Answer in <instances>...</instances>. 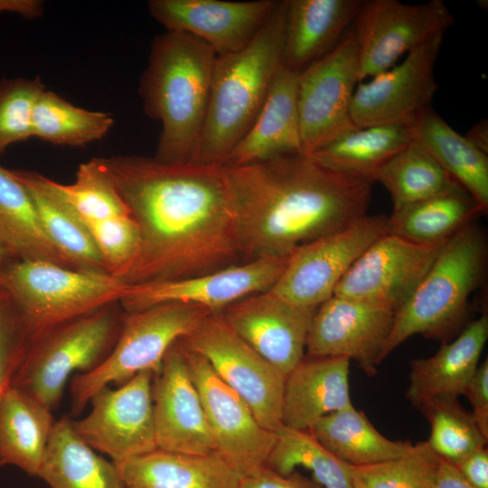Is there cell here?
Wrapping results in <instances>:
<instances>
[{"instance_id": "obj_15", "label": "cell", "mask_w": 488, "mask_h": 488, "mask_svg": "<svg viewBox=\"0 0 488 488\" xmlns=\"http://www.w3.org/2000/svg\"><path fill=\"white\" fill-rule=\"evenodd\" d=\"M183 349L216 451L241 476L266 465L276 432L260 425L244 399L217 376L205 359Z\"/></svg>"}, {"instance_id": "obj_47", "label": "cell", "mask_w": 488, "mask_h": 488, "mask_svg": "<svg viewBox=\"0 0 488 488\" xmlns=\"http://www.w3.org/2000/svg\"><path fill=\"white\" fill-rule=\"evenodd\" d=\"M432 488H474L449 462L440 458Z\"/></svg>"}, {"instance_id": "obj_48", "label": "cell", "mask_w": 488, "mask_h": 488, "mask_svg": "<svg viewBox=\"0 0 488 488\" xmlns=\"http://www.w3.org/2000/svg\"><path fill=\"white\" fill-rule=\"evenodd\" d=\"M17 14L25 19L39 18L43 14V2L39 0H0V14Z\"/></svg>"}, {"instance_id": "obj_45", "label": "cell", "mask_w": 488, "mask_h": 488, "mask_svg": "<svg viewBox=\"0 0 488 488\" xmlns=\"http://www.w3.org/2000/svg\"><path fill=\"white\" fill-rule=\"evenodd\" d=\"M464 395L473 407L476 424L488 439V360L478 365L468 381Z\"/></svg>"}, {"instance_id": "obj_46", "label": "cell", "mask_w": 488, "mask_h": 488, "mask_svg": "<svg viewBox=\"0 0 488 488\" xmlns=\"http://www.w3.org/2000/svg\"><path fill=\"white\" fill-rule=\"evenodd\" d=\"M455 466L474 488H488L487 446L471 453Z\"/></svg>"}, {"instance_id": "obj_31", "label": "cell", "mask_w": 488, "mask_h": 488, "mask_svg": "<svg viewBox=\"0 0 488 488\" xmlns=\"http://www.w3.org/2000/svg\"><path fill=\"white\" fill-rule=\"evenodd\" d=\"M0 247L12 259L44 260L73 269L45 234L27 187L2 165Z\"/></svg>"}, {"instance_id": "obj_29", "label": "cell", "mask_w": 488, "mask_h": 488, "mask_svg": "<svg viewBox=\"0 0 488 488\" xmlns=\"http://www.w3.org/2000/svg\"><path fill=\"white\" fill-rule=\"evenodd\" d=\"M418 142L479 204L488 211V156L430 107L410 126Z\"/></svg>"}, {"instance_id": "obj_7", "label": "cell", "mask_w": 488, "mask_h": 488, "mask_svg": "<svg viewBox=\"0 0 488 488\" xmlns=\"http://www.w3.org/2000/svg\"><path fill=\"white\" fill-rule=\"evenodd\" d=\"M4 290L33 331L119 303L129 285L107 273L74 270L44 260L14 259L0 267Z\"/></svg>"}, {"instance_id": "obj_41", "label": "cell", "mask_w": 488, "mask_h": 488, "mask_svg": "<svg viewBox=\"0 0 488 488\" xmlns=\"http://www.w3.org/2000/svg\"><path fill=\"white\" fill-rule=\"evenodd\" d=\"M82 222L94 241L107 273L122 280L140 254L142 239L136 222L130 215Z\"/></svg>"}, {"instance_id": "obj_24", "label": "cell", "mask_w": 488, "mask_h": 488, "mask_svg": "<svg viewBox=\"0 0 488 488\" xmlns=\"http://www.w3.org/2000/svg\"><path fill=\"white\" fill-rule=\"evenodd\" d=\"M362 0H286L282 65L299 73L352 25Z\"/></svg>"}, {"instance_id": "obj_8", "label": "cell", "mask_w": 488, "mask_h": 488, "mask_svg": "<svg viewBox=\"0 0 488 488\" xmlns=\"http://www.w3.org/2000/svg\"><path fill=\"white\" fill-rule=\"evenodd\" d=\"M211 314L202 306L176 302L124 311L121 331L108 357L92 371L71 378V414L80 415L102 387L120 386L145 371L158 372L169 348Z\"/></svg>"}, {"instance_id": "obj_40", "label": "cell", "mask_w": 488, "mask_h": 488, "mask_svg": "<svg viewBox=\"0 0 488 488\" xmlns=\"http://www.w3.org/2000/svg\"><path fill=\"white\" fill-rule=\"evenodd\" d=\"M440 458L427 441L413 445L399 457L352 466L353 488H432Z\"/></svg>"}, {"instance_id": "obj_37", "label": "cell", "mask_w": 488, "mask_h": 488, "mask_svg": "<svg viewBox=\"0 0 488 488\" xmlns=\"http://www.w3.org/2000/svg\"><path fill=\"white\" fill-rule=\"evenodd\" d=\"M276 436L266 465L281 474L303 467L323 488H353L351 465L324 447L309 430L282 425Z\"/></svg>"}, {"instance_id": "obj_43", "label": "cell", "mask_w": 488, "mask_h": 488, "mask_svg": "<svg viewBox=\"0 0 488 488\" xmlns=\"http://www.w3.org/2000/svg\"><path fill=\"white\" fill-rule=\"evenodd\" d=\"M33 337V331L4 290L0 294V402L12 386Z\"/></svg>"}, {"instance_id": "obj_26", "label": "cell", "mask_w": 488, "mask_h": 488, "mask_svg": "<svg viewBox=\"0 0 488 488\" xmlns=\"http://www.w3.org/2000/svg\"><path fill=\"white\" fill-rule=\"evenodd\" d=\"M126 488H239L241 475L217 451L151 453L115 463Z\"/></svg>"}, {"instance_id": "obj_42", "label": "cell", "mask_w": 488, "mask_h": 488, "mask_svg": "<svg viewBox=\"0 0 488 488\" xmlns=\"http://www.w3.org/2000/svg\"><path fill=\"white\" fill-rule=\"evenodd\" d=\"M46 89L39 77L0 80V154L33 136V113Z\"/></svg>"}, {"instance_id": "obj_16", "label": "cell", "mask_w": 488, "mask_h": 488, "mask_svg": "<svg viewBox=\"0 0 488 488\" xmlns=\"http://www.w3.org/2000/svg\"><path fill=\"white\" fill-rule=\"evenodd\" d=\"M289 257L258 258L183 279L129 285L119 304L125 312L176 302L220 313L241 298L271 289Z\"/></svg>"}, {"instance_id": "obj_33", "label": "cell", "mask_w": 488, "mask_h": 488, "mask_svg": "<svg viewBox=\"0 0 488 488\" xmlns=\"http://www.w3.org/2000/svg\"><path fill=\"white\" fill-rule=\"evenodd\" d=\"M11 171L29 190L45 234L70 266L80 271L107 273L87 227L42 183L41 174Z\"/></svg>"}, {"instance_id": "obj_32", "label": "cell", "mask_w": 488, "mask_h": 488, "mask_svg": "<svg viewBox=\"0 0 488 488\" xmlns=\"http://www.w3.org/2000/svg\"><path fill=\"white\" fill-rule=\"evenodd\" d=\"M484 214L475 200L458 183L434 196L392 211L389 234L418 244L449 239Z\"/></svg>"}, {"instance_id": "obj_3", "label": "cell", "mask_w": 488, "mask_h": 488, "mask_svg": "<svg viewBox=\"0 0 488 488\" xmlns=\"http://www.w3.org/2000/svg\"><path fill=\"white\" fill-rule=\"evenodd\" d=\"M217 59L200 40L165 31L151 45L138 92L145 114L161 123L155 158L191 162L203 128Z\"/></svg>"}, {"instance_id": "obj_27", "label": "cell", "mask_w": 488, "mask_h": 488, "mask_svg": "<svg viewBox=\"0 0 488 488\" xmlns=\"http://www.w3.org/2000/svg\"><path fill=\"white\" fill-rule=\"evenodd\" d=\"M37 476L51 488H126L115 463L96 454L68 417L55 421Z\"/></svg>"}, {"instance_id": "obj_51", "label": "cell", "mask_w": 488, "mask_h": 488, "mask_svg": "<svg viewBox=\"0 0 488 488\" xmlns=\"http://www.w3.org/2000/svg\"><path fill=\"white\" fill-rule=\"evenodd\" d=\"M4 291L3 285H2V277H1V270H0V294Z\"/></svg>"}, {"instance_id": "obj_49", "label": "cell", "mask_w": 488, "mask_h": 488, "mask_svg": "<svg viewBox=\"0 0 488 488\" xmlns=\"http://www.w3.org/2000/svg\"><path fill=\"white\" fill-rule=\"evenodd\" d=\"M465 136L477 149L488 155L487 120H481L474 125Z\"/></svg>"}, {"instance_id": "obj_20", "label": "cell", "mask_w": 488, "mask_h": 488, "mask_svg": "<svg viewBox=\"0 0 488 488\" xmlns=\"http://www.w3.org/2000/svg\"><path fill=\"white\" fill-rule=\"evenodd\" d=\"M316 309L295 305L267 290L241 298L220 313L239 337L286 376L305 357Z\"/></svg>"}, {"instance_id": "obj_34", "label": "cell", "mask_w": 488, "mask_h": 488, "mask_svg": "<svg viewBox=\"0 0 488 488\" xmlns=\"http://www.w3.org/2000/svg\"><path fill=\"white\" fill-rule=\"evenodd\" d=\"M309 431L335 456L352 466L394 459L413 447L409 441L384 436L353 405L324 416Z\"/></svg>"}, {"instance_id": "obj_1", "label": "cell", "mask_w": 488, "mask_h": 488, "mask_svg": "<svg viewBox=\"0 0 488 488\" xmlns=\"http://www.w3.org/2000/svg\"><path fill=\"white\" fill-rule=\"evenodd\" d=\"M97 158L141 234L126 284L183 279L243 263L224 164Z\"/></svg>"}, {"instance_id": "obj_38", "label": "cell", "mask_w": 488, "mask_h": 488, "mask_svg": "<svg viewBox=\"0 0 488 488\" xmlns=\"http://www.w3.org/2000/svg\"><path fill=\"white\" fill-rule=\"evenodd\" d=\"M418 409L430 424L427 443L439 458L457 465L475 450L487 446L472 412L455 397H436Z\"/></svg>"}, {"instance_id": "obj_9", "label": "cell", "mask_w": 488, "mask_h": 488, "mask_svg": "<svg viewBox=\"0 0 488 488\" xmlns=\"http://www.w3.org/2000/svg\"><path fill=\"white\" fill-rule=\"evenodd\" d=\"M179 341L184 349L206 360L244 399L262 427L276 432L282 426L286 376L239 337L221 313L206 316Z\"/></svg>"}, {"instance_id": "obj_19", "label": "cell", "mask_w": 488, "mask_h": 488, "mask_svg": "<svg viewBox=\"0 0 488 488\" xmlns=\"http://www.w3.org/2000/svg\"><path fill=\"white\" fill-rule=\"evenodd\" d=\"M152 398L157 449L192 455L216 451L179 341L169 348L154 374Z\"/></svg>"}, {"instance_id": "obj_6", "label": "cell", "mask_w": 488, "mask_h": 488, "mask_svg": "<svg viewBox=\"0 0 488 488\" xmlns=\"http://www.w3.org/2000/svg\"><path fill=\"white\" fill-rule=\"evenodd\" d=\"M123 314L120 304L114 303L35 334L12 386L51 410L57 408L73 372H90L108 357Z\"/></svg>"}, {"instance_id": "obj_22", "label": "cell", "mask_w": 488, "mask_h": 488, "mask_svg": "<svg viewBox=\"0 0 488 488\" xmlns=\"http://www.w3.org/2000/svg\"><path fill=\"white\" fill-rule=\"evenodd\" d=\"M297 77L281 65L256 118L223 164L244 165L302 153Z\"/></svg>"}, {"instance_id": "obj_30", "label": "cell", "mask_w": 488, "mask_h": 488, "mask_svg": "<svg viewBox=\"0 0 488 488\" xmlns=\"http://www.w3.org/2000/svg\"><path fill=\"white\" fill-rule=\"evenodd\" d=\"M413 140L410 127H355L308 155L321 164L371 183L381 168Z\"/></svg>"}, {"instance_id": "obj_28", "label": "cell", "mask_w": 488, "mask_h": 488, "mask_svg": "<svg viewBox=\"0 0 488 488\" xmlns=\"http://www.w3.org/2000/svg\"><path fill=\"white\" fill-rule=\"evenodd\" d=\"M55 420L45 405L11 386L0 402V464L37 476Z\"/></svg>"}, {"instance_id": "obj_4", "label": "cell", "mask_w": 488, "mask_h": 488, "mask_svg": "<svg viewBox=\"0 0 488 488\" xmlns=\"http://www.w3.org/2000/svg\"><path fill=\"white\" fill-rule=\"evenodd\" d=\"M286 0L243 49L217 55L206 117L191 162L223 164L261 108L282 65Z\"/></svg>"}, {"instance_id": "obj_14", "label": "cell", "mask_w": 488, "mask_h": 488, "mask_svg": "<svg viewBox=\"0 0 488 488\" xmlns=\"http://www.w3.org/2000/svg\"><path fill=\"white\" fill-rule=\"evenodd\" d=\"M443 36L434 37L410 51L399 64L358 83L351 103L355 127H410L431 107L437 89L435 65Z\"/></svg>"}, {"instance_id": "obj_10", "label": "cell", "mask_w": 488, "mask_h": 488, "mask_svg": "<svg viewBox=\"0 0 488 488\" xmlns=\"http://www.w3.org/2000/svg\"><path fill=\"white\" fill-rule=\"evenodd\" d=\"M358 72L359 49L352 25L333 49L298 73L302 153L310 155L357 127L351 103Z\"/></svg>"}, {"instance_id": "obj_11", "label": "cell", "mask_w": 488, "mask_h": 488, "mask_svg": "<svg viewBox=\"0 0 488 488\" xmlns=\"http://www.w3.org/2000/svg\"><path fill=\"white\" fill-rule=\"evenodd\" d=\"M453 23L454 16L442 0L361 1L352 23L359 49V82L391 68L401 56L444 34Z\"/></svg>"}, {"instance_id": "obj_25", "label": "cell", "mask_w": 488, "mask_h": 488, "mask_svg": "<svg viewBox=\"0 0 488 488\" xmlns=\"http://www.w3.org/2000/svg\"><path fill=\"white\" fill-rule=\"evenodd\" d=\"M488 338V316L471 322L452 342L444 343L431 357L410 361L406 397L419 408L436 397L464 395Z\"/></svg>"}, {"instance_id": "obj_18", "label": "cell", "mask_w": 488, "mask_h": 488, "mask_svg": "<svg viewBox=\"0 0 488 488\" xmlns=\"http://www.w3.org/2000/svg\"><path fill=\"white\" fill-rule=\"evenodd\" d=\"M396 311L385 305L333 296L317 307L305 344L307 357H345L377 373Z\"/></svg>"}, {"instance_id": "obj_12", "label": "cell", "mask_w": 488, "mask_h": 488, "mask_svg": "<svg viewBox=\"0 0 488 488\" xmlns=\"http://www.w3.org/2000/svg\"><path fill=\"white\" fill-rule=\"evenodd\" d=\"M389 233V217L367 214L349 227L296 249L269 289L286 301L316 309L334 290L361 254Z\"/></svg>"}, {"instance_id": "obj_50", "label": "cell", "mask_w": 488, "mask_h": 488, "mask_svg": "<svg viewBox=\"0 0 488 488\" xmlns=\"http://www.w3.org/2000/svg\"><path fill=\"white\" fill-rule=\"evenodd\" d=\"M14 260L12 259L6 252L0 247V267L6 264L7 262Z\"/></svg>"}, {"instance_id": "obj_39", "label": "cell", "mask_w": 488, "mask_h": 488, "mask_svg": "<svg viewBox=\"0 0 488 488\" xmlns=\"http://www.w3.org/2000/svg\"><path fill=\"white\" fill-rule=\"evenodd\" d=\"M40 175L42 183L81 221L129 215L127 205L97 157L79 166L76 180L70 184Z\"/></svg>"}, {"instance_id": "obj_21", "label": "cell", "mask_w": 488, "mask_h": 488, "mask_svg": "<svg viewBox=\"0 0 488 488\" xmlns=\"http://www.w3.org/2000/svg\"><path fill=\"white\" fill-rule=\"evenodd\" d=\"M278 1L150 0L151 16L166 31L187 33L217 55L238 52L258 34Z\"/></svg>"}, {"instance_id": "obj_2", "label": "cell", "mask_w": 488, "mask_h": 488, "mask_svg": "<svg viewBox=\"0 0 488 488\" xmlns=\"http://www.w3.org/2000/svg\"><path fill=\"white\" fill-rule=\"evenodd\" d=\"M225 168L242 262L289 257L367 215L372 183L304 153Z\"/></svg>"}, {"instance_id": "obj_36", "label": "cell", "mask_w": 488, "mask_h": 488, "mask_svg": "<svg viewBox=\"0 0 488 488\" xmlns=\"http://www.w3.org/2000/svg\"><path fill=\"white\" fill-rule=\"evenodd\" d=\"M114 124L108 112L79 108L45 89L33 113V136L55 145L83 146L102 139Z\"/></svg>"}, {"instance_id": "obj_17", "label": "cell", "mask_w": 488, "mask_h": 488, "mask_svg": "<svg viewBox=\"0 0 488 488\" xmlns=\"http://www.w3.org/2000/svg\"><path fill=\"white\" fill-rule=\"evenodd\" d=\"M445 243L418 244L388 233L361 254L333 295L397 311L414 293Z\"/></svg>"}, {"instance_id": "obj_44", "label": "cell", "mask_w": 488, "mask_h": 488, "mask_svg": "<svg viewBox=\"0 0 488 488\" xmlns=\"http://www.w3.org/2000/svg\"><path fill=\"white\" fill-rule=\"evenodd\" d=\"M239 488H323L297 471L281 474L267 465L241 476Z\"/></svg>"}, {"instance_id": "obj_23", "label": "cell", "mask_w": 488, "mask_h": 488, "mask_svg": "<svg viewBox=\"0 0 488 488\" xmlns=\"http://www.w3.org/2000/svg\"><path fill=\"white\" fill-rule=\"evenodd\" d=\"M349 366L345 357H304L286 376L282 425L310 430L324 416L352 406Z\"/></svg>"}, {"instance_id": "obj_5", "label": "cell", "mask_w": 488, "mask_h": 488, "mask_svg": "<svg viewBox=\"0 0 488 488\" xmlns=\"http://www.w3.org/2000/svg\"><path fill=\"white\" fill-rule=\"evenodd\" d=\"M486 261V239L474 221L447 239L414 293L396 311L380 363L412 335L443 340L454 333L483 279Z\"/></svg>"}, {"instance_id": "obj_35", "label": "cell", "mask_w": 488, "mask_h": 488, "mask_svg": "<svg viewBox=\"0 0 488 488\" xmlns=\"http://www.w3.org/2000/svg\"><path fill=\"white\" fill-rule=\"evenodd\" d=\"M376 181L389 192L393 211L434 196L457 183L414 139L381 168Z\"/></svg>"}, {"instance_id": "obj_13", "label": "cell", "mask_w": 488, "mask_h": 488, "mask_svg": "<svg viewBox=\"0 0 488 488\" xmlns=\"http://www.w3.org/2000/svg\"><path fill=\"white\" fill-rule=\"evenodd\" d=\"M154 372L145 371L112 389L105 386L90 398V412L72 425L92 449L118 463L157 449L152 384Z\"/></svg>"}]
</instances>
